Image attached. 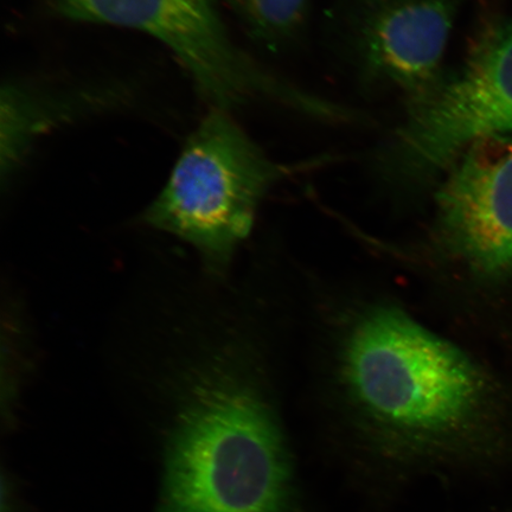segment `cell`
<instances>
[{
    "mask_svg": "<svg viewBox=\"0 0 512 512\" xmlns=\"http://www.w3.org/2000/svg\"><path fill=\"white\" fill-rule=\"evenodd\" d=\"M339 379L364 430L395 456L446 464L505 456L483 370L398 307H369L351 323Z\"/></svg>",
    "mask_w": 512,
    "mask_h": 512,
    "instance_id": "cell-1",
    "label": "cell"
},
{
    "mask_svg": "<svg viewBox=\"0 0 512 512\" xmlns=\"http://www.w3.org/2000/svg\"><path fill=\"white\" fill-rule=\"evenodd\" d=\"M247 361L223 350L188 376L158 512H291L284 433Z\"/></svg>",
    "mask_w": 512,
    "mask_h": 512,
    "instance_id": "cell-2",
    "label": "cell"
},
{
    "mask_svg": "<svg viewBox=\"0 0 512 512\" xmlns=\"http://www.w3.org/2000/svg\"><path fill=\"white\" fill-rule=\"evenodd\" d=\"M285 174L227 111L213 108L191 134L144 220L190 243L219 275L251 233L267 191Z\"/></svg>",
    "mask_w": 512,
    "mask_h": 512,
    "instance_id": "cell-3",
    "label": "cell"
},
{
    "mask_svg": "<svg viewBox=\"0 0 512 512\" xmlns=\"http://www.w3.org/2000/svg\"><path fill=\"white\" fill-rule=\"evenodd\" d=\"M73 21L145 32L168 47L213 108L227 111L264 98L326 121H344L343 106L307 93L259 67L235 46L215 0H56Z\"/></svg>",
    "mask_w": 512,
    "mask_h": 512,
    "instance_id": "cell-4",
    "label": "cell"
},
{
    "mask_svg": "<svg viewBox=\"0 0 512 512\" xmlns=\"http://www.w3.org/2000/svg\"><path fill=\"white\" fill-rule=\"evenodd\" d=\"M512 133V19L484 32L460 72L418 104L380 152L384 176L418 188L439 178L479 139Z\"/></svg>",
    "mask_w": 512,
    "mask_h": 512,
    "instance_id": "cell-5",
    "label": "cell"
},
{
    "mask_svg": "<svg viewBox=\"0 0 512 512\" xmlns=\"http://www.w3.org/2000/svg\"><path fill=\"white\" fill-rule=\"evenodd\" d=\"M435 238L486 283L512 275V137L477 140L447 170L435 196Z\"/></svg>",
    "mask_w": 512,
    "mask_h": 512,
    "instance_id": "cell-6",
    "label": "cell"
},
{
    "mask_svg": "<svg viewBox=\"0 0 512 512\" xmlns=\"http://www.w3.org/2000/svg\"><path fill=\"white\" fill-rule=\"evenodd\" d=\"M458 0H380L364 4L356 44L370 80L418 104L437 88Z\"/></svg>",
    "mask_w": 512,
    "mask_h": 512,
    "instance_id": "cell-7",
    "label": "cell"
},
{
    "mask_svg": "<svg viewBox=\"0 0 512 512\" xmlns=\"http://www.w3.org/2000/svg\"><path fill=\"white\" fill-rule=\"evenodd\" d=\"M78 104L83 102L38 95L14 83L4 86L0 130V170L3 179L14 174L38 136L78 112L82 106Z\"/></svg>",
    "mask_w": 512,
    "mask_h": 512,
    "instance_id": "cell-8",
    "label": "cell"
},
{
    "mask_svg": "<svg viewBox=\"0 0 512 512\" xmlns=\"http://www.w3.org/2000/svg\"><path fill=\"white\" fill-rule=\"evenodd\" d=\"M260 40L279 43L296 34L309 0H233Z\"/></svg>",
    "mask_w": 512,
    "mask_h": 512,
    "instance_id": "cell-9",
    "label": "cell"
},
{
    "mask_svg": "<svg viewBox=\"0 0 512 512\" xmlns=\"http://www.w3.org/2000/svg\"><path fill=\"white\" fill-rule=\"evenodd\" d=\"M380 2V0H362V5Z\"/></svg>",
    "mask_w": 512,
    "mask_h": 512,
    "instance_id": "cell-10",
    "label": "cell"
}]
</instances>
